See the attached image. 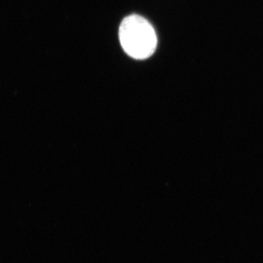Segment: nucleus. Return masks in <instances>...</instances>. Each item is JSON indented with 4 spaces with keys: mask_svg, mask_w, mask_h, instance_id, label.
Returning <instances> with one entry per match:
<instances>
[{
    "mask_svg": "<svg viewBox=\"0 0 263 263\" xmlns=\"http://www.w3.org/2000/svg\"><path fill=\"white\" fill-rule=\"evenodd\" d=\"M119 41L124 52L130 58H150L157 47L156 32L149 22L138 15L124 18L119 27Z\"/></svg>",
    "mask_w": 263,
    "mask_h": 263,
    "instance_id": "1",
    "label": "nucleus"
}]
</instances>
